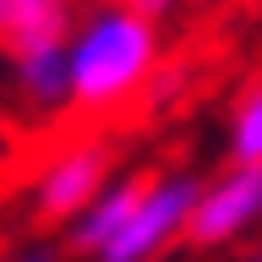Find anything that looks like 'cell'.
Listing matches in <instances>:
<instances>
[{"instance_id":"6da1fadb","label":"cell","mask_w":262,"mask_h":262,"mask_svg":"<svg viewBox=\"0 0 262 262\" xmlns=\"http://www.w3.org/2000/svg\"><path fill=\"white\" fill-rule=\"evenodd\" d=\"M159 66V22L131 6H98L88 22L66 38V71H71V104L110 110L126 104Z\"/></svg>"},{"instance_id":"7a4b0ae2","label":"cell","mask_w":262,"mask_h":262,"mask_svg":"<svg viewBox=\"0 0 262 262\" xmlns=\"http://www.w3.org/2000/svg\"><path fill=\"white\" fill-rule=\"evenodd\" d=\"M191 202H196V180H191V175L142 180L137 208L126 213V224L110 235V246H104L93 262H153L175 235H186Z\"/></svg>"},{"instance_id":"3957f363","label":"cell","mask_w":262,"mask_h":262,"mask_svg":"<svg viewBox=\"0 0 262 262\" xmlns=\"http://www.w3.org/2000/svg\"><path fill=\"white\" fill-rule=\"evenodd\" d=\"M262 224V164H229L219 180L196 186L186 241L191 246H229Z\"/></svg>"},{"instance_id":"277c9868","label":"cell","mask_w":262,"mask_h":262,"mask_svg":"<svg viewBox=\"0 0 262 262\" xmlns=\"http://www.w3.org/2000/svg\"><path fill=\"white\" fill-rule=\"evenodd\" d=\"M104 180H110V147H98V142L66 147V153H55V159L38 169V180H33V213L49 219V224H71L98 196Z\"/></svg>"},{"instance_id":"5b68a950","label":"cell","mask_w":262,"mask_h":262,"mask_svg":"<svg viewBox=\"0 0 262 262\" xmlns=\"http://www.w3.org/2000/svg\"><path fill=\"white\" fill-rule=\"evenodd\" d=\"M77 28L71 0H0V49L22 55L38 44H66Z\"/></svg>"},{"instance_id":"8992f818","label":"cell","mask_w":262,"mask_h":262,"mask_svg":"<svg viewBox=\"0 0 262 262\" xmlns=\"http://www.w3.org/2000/svg\"><path fill=\"white\" fill-rule=\"evenodd\" d=\"M137 191H142V180H104L98 196L71 219V224H66V229H71V251L98 257V251L110 246V235L126 224V213L137 208Z\"/></svg>"},{"instance_id":"52a82bcc","label":"cell","mask_w":262,"mask_h":262,"mask_svg":"<svg viewBox=\"0 0 262 262\" xmlns=\"http://www.w3.org/2000/svg\"><path fill=\"white\" fill-rule=\"evenodd\" d=\"M11 71H16V88H22V98H33L38 110H60V104H71L66 44H38V49H22V55H11Z\"/></svg>"},{"instance_id":"ba28073f","label":"cell","mask_w":262,"mask_h":262,"mask_svg":"<svg viewBox=\"0 0 262 262\" xmlns=\"http://www.w3.org/2000/svg\"><path fill=\"white\" fill-rule=\"evenodd\" d=\"M229 159H235V164H262V88L235 110V126H229Z\"/></svg>"},{"instance_id":"9c48e42d","label":"cell","mask_w":262,"mask_h":262,"mask_svg":"<svg viewBox=\"0 0 262 262\" xmlns=\"http://www.w3.org/2000/svg\"><path fill=\"white\" fill-rule=\"evenodd\" d=\"M120 6H131V11H142V16H153V22H159L164 11H175L180 0H120Z\"/></svg>"},{"instance_id":"30bf717a","label":"cell","mask_w":262,"mask_h":262,"mask_svg":"<svg viewBox=\"0 0 262 262\" xmlns=\"http://www.w3.org/2000/svg\"><path fill=\"white\" fill-rule=\"evenodd\" d=\"M0 262H60V257H55V246H28V251H11Z\"/></svg>"},{"instance_id":"8fae6325","label":"cell","mask_w":262,"mask_h":262,"mask_svg":"<svg viewBox=\"0 0 262 262\" xmlns=\"http://www.w3.org/2000/svg\"><path fill=\"white\" fill-rule=\"evenodd\" d=\"M251 262H262V251H257V257H251Z\"/></svg>"}]
</instances>
